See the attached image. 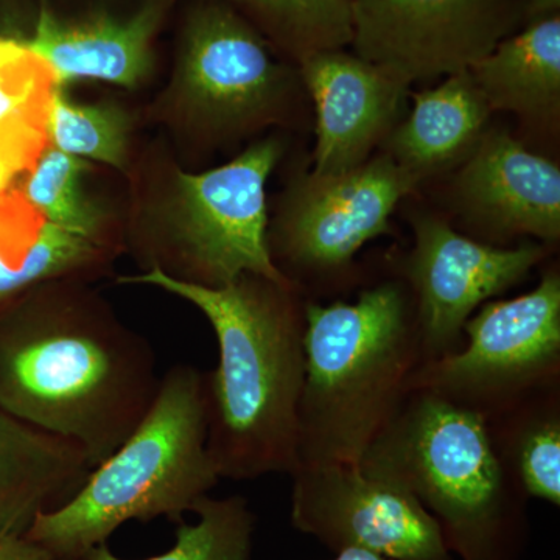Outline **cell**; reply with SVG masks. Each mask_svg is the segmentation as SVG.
I'll use <instances>...</instances> for the list:
<instances>
[{"instance_id": "cell-1", "label": "cell", "mask_w": 560, "mask_h": 560, "mask_svg": "<svg viewBox=\"0 0 560 560\" xmlns=\"http://www.w3.org/2000/svg\"><path fill=\"white\" fill-rule=\"evenodd\" d=\"M0 320V410L109 458L160 389L158 357L108 311L58 282Z\"/></svg>"}, {"instance_id": "cell-2", "label": "cell", "mask_w": 560, "mask_h": 560, "mask_svg": "<svg viewBox=\"0 0 560 560\" xmlns=\"http://www.w3.org/2000/svg\"><path fill=\"white\" fill-rule=\"evenodd\" d=\"M190 302L219 342V366L206 372L208 451L220 478L256 480L298 469L305 378V307L290 283L245 275L205 287L150 268L120 278Z\"/></svg>"}, {"instance_id": "cell-3", "label": "cell", "mask_w": 560, "mask_h": 560, "mask_svg": "<svg viewBox=\"0 0 560 560\" xmlns=\"http://www.w3.org/2000/svg\"><path fill=\"white\" fill-rule=\"evenodd\" d=\"M304 350L298 467L359 464L400 411L423 364L410 287L383 280L352 304L308 301Z\"/></svg>"}, {"instance_id": "cell-4", "label": "cell", "mask_w": 560, "mask_h": 560, "mask_svg": "<svg viewBox=\"0 0 560 560\" xmlns=\"http://www.w3.org/2000/svg\"><path fill=\"white\" fill-rule=\"evenodd\" d=\"M359 466L418 499L460 560L523 559L529 499L478 412L415 389Z\"/></svg>"}, {"instance_id": "cell-5", "label": "cell", "mask_w": 560, "mask_h": 560, "mask_svg": "<svg viewBox=\"0 0 560 560\" xmlns=\"http://www.w3.org/2000/svg\"><path fill=\"white\" fill-rule=\"evenodd\" d=\"M221 478L208 451L206 372L175 364L142 422L92 469L72 500L25 536L55 560H79L130 521L184 522Z\"/></svg>"}, {"instance_id": "cell-6", "label": "cell", "mask_w": 560, "mask_h": 560, "mask_svg": "<svg viewBox=\"0 0 560 560\" xmlns=\"http://www.w3.org/2000/svg\"><path fill=\"white\" fill-rule=\"evenodd\" d=\"M280 153L279 142L261 140L230 164L178 173L175 212L151 249L149 270L205 287L228 285L245 275L290 283L268 245L265 187Z\"/></svg>"}, {"instance_id": "cell-7", "label": "cell", "mask_w": 560, "mask_h": 560, "mask_svg": "<svg viewBox=\"0 0 560 560\" xmlns=\"http://www.w3.org/2000/svg\"><path fill=\"white\" fill-rule=\"evenodd\" d=\"M556 385L560 272L555 267L528 293L486 302L464 326L463 349L423 363L412 378V390H430L485 419Z\"/></svg>"}, {"instance_id": "cell-8", "label": "cell", "mask_w": 560, "mask_h": 560, "mask_svg": "<svg viewBox=\"0 0 560 560\" xmlns=\"http://www.w3.org/2000/svg\"><path fill=\"white\" fill-rule=\"evenodd\" d=\"M419 180L389 154L335 175L312 173L268 237L272 264L298 291L304 280L346 278L363 245L390 232L389 217Z\"/></svg>"}, {"instance_id": "cell-9", "label": "cell", "mask_w": 560, "mask_h": 560, "mask_svg": "<svg viewBox=\"0 0 560 560\" xmlns=\"http://www.w3.org/2000/svg\"><path fill=\"white\" fill-rule=\"evenodd\" d=\"M291 525L335 552L388 560H453L436 521L396 482L359 464H313L291 475Z\"/></svg>"}, {"instance_id": "cell-10", "label": "cell", "mask_w": 560, "mask_h": 560, "mask_svg": "<svg viewBox=\"0 0 560 560\" xmlns=\"http://www.w3.org/2000/svg\"><path fill=\"white\" fill-rule=\"evenodd\" d=\"M357 57L401 83L469 70L511 31V0H350Z\"/></svg>"}, {"instance_id": "cell-11", "label": "cell", "mask_w": 560, "mask_h": 560, "mask_svg": "<svg viewBox=\"0 0 560 560\" xmlns=\"http://www.w3.org/2000/svg\"><path fill=\"white\" fill-rule=\"evenodd\" d=\"M547 254L540 243L500 248L466 237L436 217L416 220L415 246L401 272L415 298L423 363L463 349L470 316L526 279Z\"/></svg>"}, {"instance_id": "cell-12", "label": "cell", "mask_w": 560, "mask_h": 560, "mask_svg": "<svg viewBox=\"0 0 560 560\" xmlns=\"http://www.w3.org/2000/svg\"><path fill=\"white\" fill-rule=\"evenodd\" d=\"M179 86L190 108L220 127H235L270 110L283 72L265 40L234 11L208 7L184 33Z\"/></svg>"}, {"instance_id": "cell-13", "label": "cell", "mask_w": 560, "mask_h": 560, "mask_svg": "<svg viewBox=\"0 0 560 560\" xmlns=\"http://www.w3.org/2000/svg\"><path fill=\"white\" fill-rule=\"evenodd\" d=\"M302 79L316 109V175L364 164L393 128L408 84L342 49L302 58Z\"/></svg>"}, {"instance_id": "cell-14", "label": "cell", "mask_w": 560, "mask_h": 560, "mask_svg": "<svg viewBox=\"0 0 560 560\" xmlns=\"http://www.w3.org/2000/svg\"><path fill=\"white\" fill-rule=\"evenodd\" d=\"M464 215L499 242L560 238V171L504 132L482 136L456 179Z\"/></svg>"}, {"instance_id": "cell-15", "label": "cell", "mask_w": 560, "mask_h": 560, "mask_svg": "<svg viewBox=\"0 0 560 560\" xmlns=\"http://www.w3.org/2000/svg\"><path fill=\"white\" fill-rule=\"evenodd\" d=\"M161 16L158 2L128 18L97 14L79 21L43 9L25 44L49 66L57 86L91 79L135 88L149 75L151 40Z\"/></svg>"}, {"instance_id": "cell-16", "label": "cell", "mask_w": 560, "mask_h": 560, "mask_svg": "<svg viewBox=\"0 0 560 560\" xmlns=\"http://www.w3.org/2000/svg\"><path fill=\"white\" fill-rule=\"evenodd\" d=\"M92 469L75 442L0 410V533L25 536L36 517L72 500Z\"/></svg>"}, {"instance_id": "cell-17", "label": "cell", "mask_w": 560, "mask_h": 560, "mask_svg": "<svg viewBox=\"0 0 560 560\" xmlns=\"http://www.w3.org/2000/svg\"><path fill=\"white\" fill-rule=\"evenodd\" d=\"M492 109L469 70L415 95L408 119L390 135L388 153L419 179L466 156L482 138Z\"/></svg>"}, {"instance_id": "cell-18", "label": "cell", "mask_w": 560, "mask_h": 560, "mask_svg": "<svg viewBox=\"0 0 560 560\" xmlns=\"http://www.w3.org/2000/svg\"><path fill=\"white\" fill-rule=\"evenodd\" d=\"M492 110L555 119L560 106V18H544L501 39L469 69Z\"/></svg>"}, {"instance_id": "cell-19", "label": "cell", "mask_w": 560, "mask_h": 560, "mask_svg": "<svg viewBox=\"0 0 560 560\" xmlns=\"http://www.w3.org/2000/svg\"><path fill=\"white\" fill-rule=\"evenodd\" d=\"M493 451L528 499L560 504V385L486 418Z\"/></svg>"}, {"instance_id": "cell-20", "label": "cell", "mask_w": 560, "mask_h": 560, "mask_svg": "<svg viewBox=\"0 0 560 560\" xmlns=\"http://www.w3.org/2000/svg\"><path fill=\"white\" fill-rule=\"evenodd\" d=\"M49 66L25 43L0 39V191L31 161L47 135Z\"/></svg>"}, {"instance_id": "cell-21", "label": "cell", "mask_w": 560, "mask_h": 560, "mask_svg": "<svg viewBox=\"0 0 560 560\" xmlns=\"http://www.w3.org/2000/svg\"><path fill=\"white\" fill-rule=\"evenodd\" d=\"M108 243L50 221L32 234L0 237V304L44 283L81 275L108 256Z\"/></svg>"}, {"instance_id": "cell-22", "label": "cell", "mask_w": 560, "mask_h": 560, "mask_svg": "<svg viewBox=\"0 0 560 560\" xmlns=\"http://www.w3.org/2000/svg\"><path fill=\"white\" fill-rule=\"evenodd\" d=\"M198 522H180L171 550L140 560H249L256 515L242 495L205 497L194 508ZM79 560H128L109 550L108 544L92 548Z\"/></svg>"}, {"instance_id": "cell-23", "label": "cell", "mask_w": 560, "mask_h": 560, "mask_svg": "<svg viewBox=\"0 0 560 560\" xmlns=\"http://www.w3.org/2000/svg\"><path fill=\"white\" fill-rule=\"evenodd\" d=\"M253 11L300 60L352 40L350 0H235Z\"/></svg>"}, {"instance_id": "cell-24", "label": "cell", "mask_w": 560, "mask_h": 560, "mask_svg": "<svg viewBox=\"0 0 560 560\" xmlns=\"http://www.w3.org/2000/svg\"><path fill=\"white\" fill-rule=\"evenodd\" d=\"M47 136L55 149L70 156L124 167L127 161L128 119L110 105H83L70 101L65 88L51 94Z\"/></svg>"}, {"instance_id": "cell-25", "label": "cell", "mask_w": 560, "mask_h": 560, "mask_svg": "<svg viewBox=\"0 0 560 560\" xmlns=\"http://www.w3.org/2000/svg\"><path fill=\"white\" fill-rule=\"evenodd\" d=\"M86 168L80 158L47 150L25 184V197L44 220L79 234L102 237V212L81 187Z\"/></svg>"}, {"instance_id": "cell-26", "label": "cell", "mask_w": 560, "mask_h": 560, "mask_svg": "<svg viewBox=\"0 0 560 560\" xmlns=\"http://www.w3.org/2000/svg\"><path fill=\"white\" fill-rule=\"evenodd\" d=\"M0 560H55L50 552L20 534L0 533Z\"/></svg>"}, {"instance_id": "cell-27", "label": "cell", "mask_w": 560, "mask_h": 560, "mask_svg": "<svg viewBox=\"0 0 560 560\" xmlns=\"http://www.w3.org/2000/svg\"><path fill=\"white\" fill-rule=\"evenodd\" d=\"M560 0H528V10L530 16L537 20L555 16L559 14Z\"/></svg>"}, {"instance_id": "cell-28", "label": "cell", "mask_w": 560, "mask_h": 560, "mask_svg": "<svg viewBox=\"0 0 560 560\" xmlns=\"http://www.w3.org/2000/svg\"><path fill=\"white\" fill-rule=\"evenodd\" d=\"M331 560H388L383 556L375 555V552L360 550V548H345V550L337 551V556Z\"/></svg>"}]
</instances>
